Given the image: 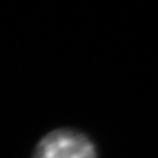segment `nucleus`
Returning a JSON list of instances; mask_svg holds the SVG:
<instances>
[{"label": "nucleus", "mask_w": 158, "mask_h": 158, "mask_svg": "<svg viewBox=\"0 0 158 158\" xmlns=\"http://www.w3.org/2000/svg\"><path fill=\"white\" fill-rule=\"evenodd\" d=\"M30 158H97V149L86 133L56 128L37 142Z\"/></svg>", "instance_id": "1"}]
</instances>
